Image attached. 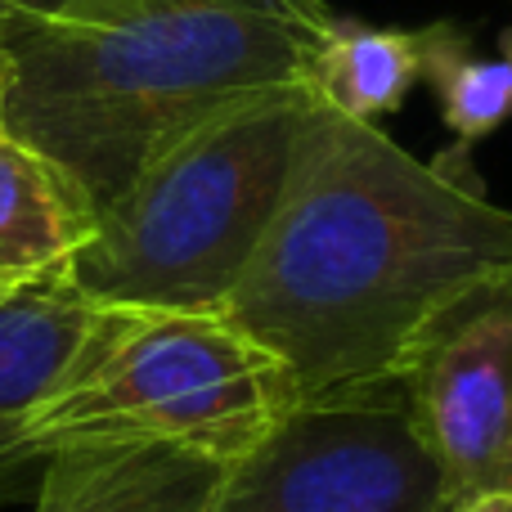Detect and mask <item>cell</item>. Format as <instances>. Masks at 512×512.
<instances>
[{"label":"cell","mask_w":512,"mask_h":512,"mask_svg":"<svg viewBox=\"0 0 512 512\" xmlns=\"http://www.w3.org/2000/svg\"><path fill=\"white\" fill-rule=\"evenodd\" d=\"M504 279L512 212L463 144L418 162L382 126L324 108L221 315L279 355L306 400L396 382L454 306Z\"/></svg>","instance_id":"cell-1"},{"label":"cell","mask_w":512,"mask_h":512,"mask_svg":"<svg viewBox=\"0 0 512 512\" xmlns=\"http://www.w3.org/2000/svg\"><path fill=\"white\" fill-rule=\"evenodd\" d=\"M328 27L319 0H72L5 36V131L99 212L212 117L310 86Z\"/></svg>","instance_id":"cell-2"},{"label":"cell","mask_w":512,"mask_h":512,"mask_svg":"<svg viewBox=\"0 0 512 512\" xmlns=\"http://www.w3.org/2000/svg\"><path fill=\"white\" fill-rule=\"evenodd\" d=\"M310 86L261 95L162 149L95 212L68 283L104 306L221 315L261 248L315 117Z\"/></svg>","instance_id":"cell-3"},{"label":"cell","mask_w":512,"mask_h":512,"mask_svg":"<svg viewBox=\"0 0 512 512\" xmlns=\"http://www.w3.org/2000/svg\"><path fill=\"white\" fill-rule=\"evenodd\" d=\"M297 400L279 355L225 315L144 310L113 351L27 427L18 454L41 463L68 441H167L239 463Z\"/></svg>","instance_id":"cell-4"},{"label":"cell","mask_w":512,"mask_h":512,"mask_svg":"<svg viewBox=\"0 0 512 512\" xmlns=\"http://www.w3.org/2000/svg\"><path fill=\"white\" fill-rule=\"evenodd\" d=\"M216 512H459L405 387L306 396L230 468Z\"/></svg>","instance_id":"cell-5"},{"label":"cell","mask_w":512,"mask_h":512,"mask_svg":"<svg viewBox=\"0 0 512 512\" xmlns=\"http://www.w3.org/2000/svg\"><path fill=\"white\" fill-rule=\"evenodd\" d=\"M454 504L512 495V279L454 306L400 369Z\"/></svg>","instance_id":"cell-6"},{"label":"cell","mask_w":512,"mask_h":512,"mask_svg":"<svg viewBox=\"0 0 512 512\" xmlns=\"http://www.w3.org/2000/svg\"><path fill=\"white\" fill-rule=\"evenodd\" d=\"M144 310L104 306L81 288L32 283L0 297V481L18 477L23 432L63 400ZM0 495H9L0 486Z\"/></svg>","instance_id":"cell-7"},{"label":"cell","mask_w":512,"mask_h":512,"mask_svg":"<svg viewBox=\"0 0 512 512\" xmlns=\"http://www.w3.org/2000/svg\"><path fill=\"white\" fill-rule=\"evenodd\" d=\"M230 468L167 441H68L41 459L32 512H216Z\"/></svg>","instance_id":"cell-8"},{"label":"cell","mask_w":512,"mask_h":512,"mask_svg":"<svg viewBox=\"0 0 512 512\" xmlns=\"http://www.w3.org/2000/svg\"><path fill=\"white\" fill-rule=\"evenodd\" d=\"M95 234V207L32 144L0 135V292L63 283Z\"/></svg>","instance_id":"cell-9"},{"label":"cell","mask_w":512,"mask_h":512,"mask_svg":"<svg viewBox=\"0 0 512 512\" xmlns=\"http://www.w3.org/2000/svg\"><path fill=\"white\" fill-rule=\"evenodd\" d=\"M423 81V27H369L333 18L310 68V90L337 117L378 126Z\"/></svg>","instance_id":"cell-10"},{"label":"cell","mask_w":512,"mask_h":512,"mask_svg":"<svg viewBox=\"0 0 512 512\" xmlns=\"http://www.w3.org/2000/svg\"><path fill=\"white\" fill-rule=\"evenodd\" d=\"M423 81L463 149L512 117V59H477L472 36L459 23L423 27Z\"/></svg>","instance_id":"cell-11"},{"label":"cell","mask_w":512,"mask_h":512,"mask_svg":"<svg viewBox=\"0 0 512 512\" xmlns=\"http://www.w3.org/2000/svg\"><path fill=\"white\" fill-rule=\"evenodd\" d=\"M72 0H0V41L18 27H36L45 18H54L59 9H68Z\"/></svg>","instance_id":"cell-12"},{"label":"cell","mask_w":512,"mask_h":512,"mask_svg":"<svg viewBox=\"0 0 512 512\" xmlns=\"http://www.w3.org/2000/svg\"><path fill=\"white\" fill-rule=\"evenodd\" d=\"M9 81H14V59H9L5 41H0V135H5V104H9Z\"/></svg>","instance_id":"cell-13"},{"label":"cell","mask_w":512,"mask_h":512,"mask_svg":"<svg viewBox=\"0 0 512 512\" xmlns=\"http://www.w3.org/2000/svg\"><path fill=\"white\" fill-rule=\"evenodd\" d=\"M459 512H512V495H490V499H472Z\"/></svg>","instance_id":"cell-14"},{"label":"cell","mask_w":512,"mask_h":512,"mask_svg":"<svg viewBox=\"0 0 512 512\" xmlns=\"http://www.w3.org/2000/svg\"><path fill=\"white\" fill-rule=\"evenodd\" d=\"M504 54L512 59V32H504Z\"/></svg>","instance_id":"cell-15"},{"label":"cell","mask_w":512,"mask_h":512,"mask_svg":"<svg viewBox=\"0 0 512 512\" xmlns=\"http://www.w3.org/2000/svg\"><path fill=\"white\" fill-rule=\"evenodd\" d=\"M0 297H5V292H0Z\"/></svg>","instance_id":"cell-16"}]
</instances>
